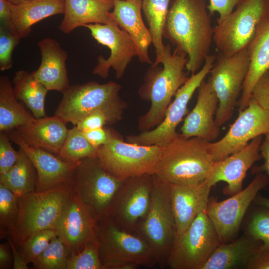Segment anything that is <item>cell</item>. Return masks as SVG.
Returning <instances> with one entry per match:
<instances>
[{
    "label": "cell",
    "mask_w": 269,
    "mask_h": 269,
    "mask_svg": "<svg viewBox=\"0 0 269 269\" xmlns=\"http://www.w3.org/2000/svg\"><path fill=\"white\" fill-rule=\"evenodd\" d=\"M12 4H18L31 0H6Z\"/></svg>",
    "instance_id": "cell-53"
},
{
    "label": "cell",
    "mask_w": 269,
    "mask_h": 269,
    "mask_svg": "<svg viewBox=\"0 0 269 269\" xmlns=\"http://www.w3.org/2000/svg\"></svg>",
    "instance_id": "cell-56"
},
{
    "label": "cell",
    "mask_w": 269,
    "mask_h": 269,
    "mask_svg": "<svg viewBox=\"0 0 269 269\" xmlns=\"http://www.w3.org/2000/svg\"><path fill=\"white\" fill-rule=\"evenodd\" d=\"M257 102L269 112V74L266 72L255 86L252 94Z\"/></svg>",
    "instance_id": "cell-44"
},
{
    "label": "cell",
    "mask_w": 269,
    "mask_h": 269,
    "mask_svg": "<svg viewBox=\"0 0 269 269\" xmlns=\"http://www.w3.org/2000/svg\"><path fill=\"white\" fill-rule=\"evenodd\" d=\"M205 0H172L163 37L188 57L186 70L198 71L210 54L214 27Z\"/></svg>",
    "instance_id": "cell-1"
},
{
    "label": "cell",
    "mask_w": 269,
    "mask_h": 269,
    "mask_svg": "<svg viewBox=\"0 0 269 269\" xmlns=\"http://www.w3.org/2000/svg\"><path fill=\"white\" fill-rule=\"evenodd\" d=\"M209 72L208 82L218 99L215 121L221 127L229 121L238 104L250 63L248 47L232 55L219 52Z\"/></svg>",
    "instance_id": "cell-9"
},
{
    "label": "cell",
    "mask_w": 269,
    "mask_h": 269,
    "mask_svg": "<svg viewBox=\"0 0 269 269\" xmlns=\"http://www.w3.org/2000/svg\"><path fill=\"white\" fill-rule=\"evenodd\" d=\"M260 153L264 163L260 166L254 167L252 172L254 174L265 173L269 178V134L265 135L263 139L260 146Z\"/></svg>",
    "instance_id": "cell-47"
},
{
    "label": "cell",
    "mask_w": 269,
    "mask_h": 269,
    "mask_svg": "<svg viewBox=\"0 0 269 269\" xmlns=\"http://www.w3.org/2000/svg\"><path fill=\"white\" fill-rule=\"evenodd\" d=\"M262 244L246 233L238 239L219 244L201 269H246L254 255Z\"/></svg>",
    "instance_id": "cell-29"
},
{
    "label": "cell",
    "mask_w": 269,
    "mask_h": 269,
    "mask_svg": "<svg viewBox=\"0 0 269 269\" xmlns=\"http://www.w3.org/2000/svg\"><path fill=\"white\" fill-rule=\"evenodd\" d=\"M216 59V56L209 54L202 68L191 74L176 92L174 100L165 112L164 119L157 127L138 134L128 135L127 141L139 145L163 146L177 136L179 133L176 132V128L188 112L189 102L209 73Z\"/></svg>",
    "instance_id": "cell-12"
},
{
    "label": "cell",
    "mask_w": 269,
    "mask_h": 269,
    "mask_svg": "<svg viewBox=\"0 0 269 269\" xmlns=\"http://www.w3.org/2000/svg\"><path fill=\"white\" fill-rule=\"evenodd\" d=\"M13 92V86L6 76L0 77V132H6L27 125L35 118L19 104Z\"/></svg>",
    "instance_id": "cell-32"
},
{
    "label": "cell",
    "mask_w": 269,
    "mask_h": 269,
    "mask_svg": "<svg viewBox=\"0 0 269 269\" xmlns=\"http://www.w3.org/2000/svg\"><path fill=\"white\" fill-rule=\"evenodd\" d=\"M64 10L65 0H31L12 4L11 21L6 28L19 39L24 38L29 35L34 24L64 13Z\"/></svg>",
    "instance_id": "cell-28"
},
{
    "label": "cell",
    "mask_w": 269,
    "mask_h": 269,
    "mask_svg": "<svg viewBox=\"0 0 269 269\" xmlns=\"http://www.w3.org/2000/svg\"><path fill=\"white\" fill-rule=\"evenodd\" d=\"M148 210L135 234L148 245L161 267L166 266L176 236L170 184L154 174Z\"/></svg>",
    "instance_id": "cell-6"
},
{
    "label": "cell",
    "mask_w": 269,
    "mask_h": 269,
    "mask_svg": "<svg viewBox=\"0 0 269 269\" xmlns=\"http://www.w3.org/2000/svg\"><path fill=\"white\" fill-rule=\"evenodd\" d=\"M69 250L58 237L53 238L33 263L38 269H67Z\"/></svg>",
    "instance_id": "cell-35"
},
{
    "label": "cell",
    "mask_w": 269,
    "mask_h": 269,
    "mask_svg": "<svg viewBox=\"0 0 269 269\" xmlns=\"http://www.w3.org/2000/svg\"><path fill=\"white\" fill-rule=\"evenodd\" d=\"M253 203L259 206L269 209V198L268 197L258 194L255 198Z\"/></svg>",
    "instance_id": "cell-52"
},
{
    "label": "cell",
    "mask_w": 269,
    "mask_h": 269,
    "mask_svg": "<svg viewBox=\"0 0 269 269\" xmlns=\"http://www.w3.org/2000/svg\"><path fill=\"white\" fill-rule=\"evenodd\" d=\"M123 181L108 171L97 157H86L78 162L75 169L73 190L99 221L106 217Z\"/></svg>",
    "instance_id": "cell-10"
},
{
    "label": "cell",
    "mask_w": 269,
    "mask_h": 269,
    "mask_svg": "<svg viewBox=\"0 0 269 269\" xmlns=\"http://www.w3.org/2000/svg\"><path fill=\"white\" fill-rule=\"evenodd\" d=\"M5 133L11 141L25 152L34 164L37 173L36 191H44L73 182L78 163L68 161L48 151L29 145L15 129Z\"/></svg>",
    "instance_id": "cell-18"
},
{
    "label": "cell",
    "mask_w": 269,
    "mask_h": 269,
    "mask_svg": "<svg viewBox=\"0 0 269 269\" xmlns=\"http://www.w3.org/2000/svg\"><path fill=\"white\" fill-rule=\"evenodd\" d=\"M98 223L73 190L55 230L69 251L76 253L97 236Z\"/></svg>",
    "instance_id": "cell-20"
},
{
    "label": "cell",
    "mask_w": 269,
    "mask_h": 269,
    "mask_svg": "<svg viewBox=\"0 0 269 269\" xmlns=\"http://www.w3.org/2000/svg\"><path fill=\"white\" fill-rule=\"evenodd\" d=\"M105 127L82 131L84 136L87 140L97 149L107 143L118 134L114 130Z\"/></svg>",
    "instance_id": "cell-43"
},
{
    "label": "cell",
    "mask_w": 269,
    "mask_h": 269,
    "mask_svg": "<svg viewBox=\"0 0 269 269\" xmlns=\"http://www.w3.org/2000/svg\"><path fill=\"white\" fill-rule=\"evenodd\" d=\"M140 266L133 263L126 262H116L104 267V269H136Z\"/></svg>",
    "instance_id": "cell-51"
},
{
    "label": "cell",
    "mask_w": 269,
    "mask_h": 269,
    "mask_svg": "<svg viewBox=\"0 0 269 269\" xmlns=\"http://www.w3.org/2000/svg\"><path fill=\"white\" fill-rule=\"evenodd\" d=\"M9 244L10 245L12 256H13V263L12 267L14 269H28L27 266V263L24 259L23 256L20 252H18L16 249L14 244L13 242L8 239Z\"/></svg>",
    "instance_id": "cell-49"
},
{
    "label": "cell",
    "mask_w": 269,
    "mask_h": 269,
    "mask_svg": "<svg viewBox=\"0 0 269 269\" xmlns=\"http://www.w3.org/2000/svg\"><path fill=\"white\" fill-rule=\"evenodd\" d=\"M114 0H65L59 29L67 34L89 24H106L111 19Z\"/></svg>",
    "instance_id": "cell-27"
},
{
    "label": "cell",
    "mask_w": 269,
    "mask_h": 269,
    "mask_svg": "<svg viewBox=\"0 0 269 269\" xmlns=\"http://www.w3.org/2000/svg\"><path fill=\"white\" fill-rule=\"evenodd\" d=\"M171 0H142V10L150 33L156 58L152 65L160 63L166 49L163 43V33Z\"/></svg>",
    "instance_id": "cell-33"
},
{
    "label": "cell",
    "mask_w": 269,
    "mask_h": 269,
    "mask_svg": "<svg viewBox=\"0 0 269 269\" xmlns=\"http://www.w3.org/2000/svg\"><path fill=\"white\" fill-rule=\"evenodd\" d=\"M67 269H103L97 236L87 243L80 251L68 258Z\"/></svg>",
    "instance_id": "cell-36"
},
{
    "label": "cell",
    "mask_w": 269,
    "mask_h": 269,
    "mask_svg": "<svg viewBox=\"0 0 269 269\" xmlns=\"http://www.w3.org/2000/svg\"><path fill=\"white\" fill-rule=\"evenodd\" d=\"M267 4H268V18H269V0H267Z\"/></svg>",
    "instance_id": "cell-54"
},
{
    "label": "cell",
    "mask_w": 269,
    "mask_h": 269,
    "mask_svg": "<svg viewBox=\"0 0 269 269\" xmlns=\"http://www.w3.org/2000/svg\"><path fill=\"white\" fill-rule=\"evenodd\" d=\"M217 231L205 210L175 237L166 266L171 269H201L220 244Z\"/></svg>",
    "instance_id": "cell-11"
},
{
    "label": "cell",
    "mask_w": 269,
    "mask_h": 269,
    "mask_svg": "<svg viewBox=\"0 0 269 269\" xmlns=\"http://www.w3.org/2000/svg\"><path fill=\"white\" fill-rule=\"evenodd\" d=\"M73 191L72 182L19 197L18 217L10 233L15 244L20 247L36 232L56 230Z\"/></svg>",
    "instance_id": "cell-3"
},
{
    "label": "cell",
    "mask_w": 269,
    "mask_h": 269,
    "mask_svg": "<svg viewBox=\"0 0 269 269\" xmlns=\"http://www.w3.org/2000/svg\"><path fill=\"white\" fill-rule=\"evenodd\" d=\"M20 39L11 33L4 25L0 26V70L1 71L11 68L12 54Z\"/></svg>",
    "instance_id": "cell-40"
},
{
    "label": "cell",
    "mask_w": 269,
    "mask_h": 269,
    "mask_svg": "<svg viewBox=\"0 0 269 269\" xmlns=\"http://www.w3.org/2000/svg\"><path fill=\"white\" fill-rule=\"evenodd\" d=\"M57 236L54 229L41 230L35 233L21 246L20 251L27 264L33 263L47 247L51 240Z\"/></svg>",
    "instance_id": "cell-38"
},
{
    "label": "cell",
    "mask_w": 269,
    "mask_h": 269,
    "mask_svg": "<svg viewBox=\"0 0 269 269\" xmlns=\"http://www.w3.org/2000/svg\"><path fill=\"white\" fill-rule=\"evenodd\" d=\"M97 148L92 146L76 126L68 130L58 156L65 160L77 163L81 159L97 157Z\"/></svg>",
    "instance_id": "cell-34"
},
{
    "label": "cell",
    "mask_w": 269,
    "mask_h": 269,
    "mask_svg": "<svg viewBox=\"0 0 269 269\" xmlns=\"http://www.w3.org/2000/svg\"><path fill=\"white\" fill-rule=\"evenodd\" d=\"M218 103L211 86L204 80L198 88L196 103L184 120L180 134L186 138L197 137L208 142L216 140L220 131L214 119Z\"/></svg>",
    "instance_id": "cell-21"
},
{
    "label": "cell",
    "mask_w": 269,
    "mask_h": 269,
    "mask_svg": "<svg viewBox=\"0 0 269 269\" xmlns=\"http://www.w3.org/2000/svg\"><path fill=\"white\" fill-rule=\"evenodd\" d=\"M246 269H269V246L262 244L249 261Z\"/></svg>",
    "instance_id": "cell-46"
},
{
    "label": "cell",
    "mask_w": 269,
    "mask_h": 269,
    "mask_svg": "<svg viewBox=\"0 0 269 269\" xmlns=\"http://www.w3.org/2000/svg\"><path fill=\"white\" fill-rule=\"evenodd\" d=\"M11 257L7 247L4 244L0 245V269L9 268L11 263Z\"/></svg>",
    "instance_id": "cell-50"
},
{
    "label": "cell",
    "mask_w": 269,
    "mask_h": 269,
    "mask_svg": "<svg viewBox=\"0 0 269 269\" xmlns=\"http://www.w3.org/2000/svg\"><path fill=\"white\" fill-rule=\"evenodd\" d=\"M163 146L125 141L118 134L97 149V157L112 175L124 180L144 174L155 173Z\"/></svg>",
    "instance_id": "cell-7"
},
{
    "label": "cell",
    "mask_w": 269,
    "mask_h": 269,
    "mask_svg": "<svg viewBox=\"0 0 269 269\" xmlns=\"http://www.w3.org/2000/svg\"><path fill=\"white\" fill-rule=\"evenodd\" d=\"M243 0H209L207 9L210 15L217 12L219 16L217 20H221L229 15Z\"/></svg>",
    "instance_id": "cell-45"
},
{
    "label": "cell",
    "mask_w": 269,
    "mask_h": 269,
    "mask_svg": "<svg viewBox=\"0 0 269 269\" xmlns=\"http://www.w3.org/2000/svg\"><path fill=\"white\" fill-rule=\"evenodd\" d=\"M142 0H114L111 14L119 27L125 31L134 42L140 62L152 64L148 53L152 43L150 33L141 16Z\"/></svg>",
    "instance_id": "cell-24"
},
{
    "label": "cell",
    "mask_w": 269,
    "mask_h": 269,
    "mask_svg": "<svg viewBox=\"0 0 269 269\" xmlns=\"http://www.w3.org/2000/svg\"><path fill=\"white\" fill-rule=\"evenodd\" d=\"M169 184L176 237L181 235L199 214L206 210L212 186L206 179L189 185Z\"/></svg>",
    "instance_id": "cell-22"
},
{
    "label": "cell",
    "mask_w": 269,
    "mask_h": 269,
    "mask_svg": "<svg viewBox=\"0 0 269 269\" xmlns=\"http://www.w3.org/2000/svg\"><path fill=\"white\" fill-rule=\"evenodd\" d=\"M122 86L114 81L100 84L90 81L74 85L62 93V98L55 112L66 123L74 126L92 112L102 111L122 119L127 103L119 95Z\"/></svg>",
    "instance_id": "cell-5"
},
{
    "label": "cell",
    "mask_w": 269,
    "mask_h": 269,
    "mask_svg": "<svg viewBox=\"0 0 269 269\" xmlns=\"http://www.w3.org/2000/svg\"><path fill=\"white\" fill-rule=\"evenodd\" d=\"M263 139V135L257 136L241 150L214 162L206 180L212 186L225 182L227 185L223 193L226 195L232 196L241 191L248 171L262 158L260 146Z\"/></svg>",
    "instance_id": "cell-19"
},
{
    "label": "cell",
    "mask_w": 269,
    "mask_h": 269,
    "mask_svg": "<svg viewBox=\"0 0 269 269\" xmlns=\"http://www.w3.org/2000/svg\"><path fill=\"white\" fill-rule=\"evenodd\" d=\"M15 98L30 110L35 119L46 116L45 100L48 90L34 76L32 72L20 70L12 79Z\"/></svg>",
    "instance_id": "cell-30"
},
{
    "label": "cell",
    "mask_w": 269,
    "mask_h": 269,
    "mask_svg": "<svg viewBox=\"0 0 269 269\" xmlns=\"http://www.w3.org/2000/svg\"><path fill=\"white\" fill-rule=\"evenodd\" d=\"M267 72H268V73L269 74V69L267 71Z\"/></svg>",
    "instance_id": "cell-55"
},
{
    "label": "cell",
    "mask_w": 269,
    "mask_h": 269,
    "mask_svg": "<svg viewBox=\"0 0 269 269\" xmlns=\"http://www.w3.org/2000/svg\"><path fill=\"white\" fill-rule=\"evenodd\" d=\"M110 20L106 24H89L84 27L91 32L98 43L108 47L109 57L100 55L93 70V74L102 78H107L110 68L116 72V77L121 78L134 57L138 55V50L129 35L121 29L111 14Z\"/></svg>",
    "instance_id": "cell-17"
},
{
    "label": "cell",
    "mask_w": 269,
    "mask_h": 269,
    "mask_svg": "<svg viewBox=\"0 0 269 269\" xmlns=\"http://www.w3.org/2000/svg\"><path fill=\"white\" fill-rule=\"evenodd\" d=\"M41 63L32 73L48 91L62 93L69 87L66 62L67 52L59 43L50 37L44 38L38 42Z\"/></svg>",
    "instance_id": "cell-23"
},
{
    "label": "cell",
    "mask_w": 269,
    "mask_h": 269,
    "mask_svg": "<svg viewBox=\"0 0 269 269\" xmlns=\"http://www.w3.org/2000/svg\"><path fill=\"white\" fill-rule=\"evenodd\" d=\"M7 134L0 132V175L6 173L15 163L18 155L12 146Z\"/></svg>",
    "instance_id": "cell-42"
},
{
    "label": "cell",
    "mask_w": 269,
    "mask_h": 269,
    "mask_svg": "<svg viewBox=\"0 0 269 269\" xmlns=\"http://www.w3.org/2000/svg\"><path fill=\"white\" fill-rule=\"evenodd\" d=\"M119 121L110 114L97 111L91 113L80 120L76 126L81 131H84L113 125Z\"/></svg>",
    "instance_id": "cell-41"
},
{
    "label": "cell",
    "mask_w": 269,
    "mask_h": 269,
    "mask_svg": "<svg viewBox=\"0 0 269 269\" xmlns=\"http://www.w3.org/2000/svg\"><path fill=\"white\" fill-rule=\"evenodd\" d=\"M252 215L247 226V234L262 242V246H269V209L264 207Z\"/></svg>",
    "instance_id": "cell-39"
},
{
    "label": "cell",
    "mask_w": 269,
    "mask_h": 269,
    "mask_svg": "<svg viewBox=\"0 0 269 269\" xmlns=\"http://www.w3.org/2000/svg\"><path fill=\"white\" fill-rule=\"evenodd\" d=\"M269 183L266 173H257L245 188L230 198L221 201L209 199L205 212L215 226L221 244L230 242L236 236L250 205Z\"/></svg>",
    "instance_id": "cell-15"
},
{
    "label": "cell",
    "mask_w": 269,
    "mask_h": 269,
    "mask_svg": "<svg viewBox=\"0 0 269 269\" xmlns=\"http://www.w3.org/2000/svg\"><path fill=\"white\" fill-rule=\"evenodd\" d=\"M269 134V112L252 97L225 135L209 142L208 151L214 162L221 160L245 147L255 137Z\"/></svg>",
    "instance_id": "cell-16"
},
{
    "label": "cell",
    "mask_w": 269,
    "mask_h": 269,
    "mask_svg": "<svg viewBox=\"0 0 269 269\" xmlns=\"http://www.w3.org/2000/svg\"><path fill=\"white\" fill-rule=\"evenodd\" d=\"M14 164L5 173L0 175V184L18 197L35 191L37 181L36 169L32 161L21 148Z\"/></svg>",
    "instance_id": "cell-31"
},
{
    "label": "cell",
    "mask_w": 269,
    "mask_h": 269,
    "mask_svg": "<svg viewBox=\"0 0 269 269\" xmlns=\"http://www.w3.org/2000/svg\"><path fill=\"white\" fill-rule=\"evenodd\" d=\"M153 174H144L124 180L112 201L105 218L119 229L135 234L138 224L149 207Z\"/></svg>",
    "instance_id": "cell-14"
},
{
    "label": "cell",
    "mask_w": 269,
    "mask_h": 269,
    "mask_svg": "<svg viewBox=\"0 0 269 269\" xmlns=\"http://www.w3.org/2000/svg\"><path fill=\"white\" fill-rule=\"evenodd\" d=\"M66 123L59 117L46 116L18 127L15 131L29 145L59 155L66 138Z\"/></svg>",
    "instance_id": "cell-25"
},
{
    "label": "cell",
    "mask_w": 269,
    "mask_h": 269,
    "mask_svg": "<svg viewBox=\"0 0 269 269\" xmlns=\"http://www.w3.org/2000/svg\"><path fill=\"white\" fill-rule=\"evenodd\" d=\"M208 142L197 137L186 138L179 134L163 146L154 174L169 184L189 185L204 181L214 163Z\"/></svg>",
    "instance_id": "cell-4"
},
{
    "label": "cell",
    "mask_w": 269,
    "mask_h": 269,
    "mask_svg": "<svg viewBox=\"0 0 269 269\" xmlns=\"http://www.w3.org/2000/svg\"><path fill=\"white\" fill-rule=\"evenodd\" d=\"M99 255L104 267L116 262H126L140 267L159 265L153 252L139 236L122 230L107 218L98 223Z\"/></svg>",
    "instance_id": "cell-13"
},
{
    "label": "cell",
    "mask_w": 269,
    "mask_h": 269,
    "mask_svg": "<svg viewBox=\"0 0 269 269\" xmlns=\"http://www.w3.org/2000/svg\"><path fill=\"white\" fill-rule=\"evenodd\" d=\"M268 18L267 0H243L214 27L213 41L220 52L232 55L247 48L258 27Z\"/></svg>",
    "instance_id": "cell-8"
},
{
    "label": "cell",
    "mask_w": 269,
    "mask_h": 269,
    "mask_svg": "<svg viewBox=\"0 0 269 269\" xmlns=\"http://www.w3.org/2000/svg\"><path fill=\"white\" fill-rule=\"evenodd\" d=\"M18 197L12 191L0 184V228L11 232L18 214Z\"/></svg>",
    "instance_id": "cell-37"
},
{
    "label": "cell",
    "mask_w": 269,
    "mask_h": 269,
    "mask_svg": "<svg viewBox=\"0 0 269 269\" xmlns=\"http://www.w3.org/2000/svg\"><path fill=\"white\" fill-rule=\"evenodd\" d=\"M12 4L6 0H0V19L2 25L7 27L11 21Z\"/></svg>",
    "instance_id": "cell-48"
},
{
    "label": "cell",
    "mask_w": 269,
    "mask_h": 269,
    "mask_svg": "<svg viewBox=\"0 0 269 269\" xmlns=\"http://www.w3.org/2000/svg\"><path fill=\"white\" fill-rule=\"evenodd\" d=\"M188 60L184 52L175 48L171 53L167 45L160 61L162 67L151 64L146 72L138 90L141 98L150 102L149 110L138 120L142 132L153 129L162 121L172 98L188 79L184 71Z\"/></svg>",
    "instance_id": "cell-2"
},
{
    "label": "cell",
    "mask_w": 269,
    "mask_h": 269,
    "mask_svg": "<svg viewBox=\"0 0 269 269\" xmlns=\"http://www.w3.org/2000/svg\"><path fill=\"white\" fill-rule=\"evenodd\" d=\"M248 49L250 66L239 100V111L248 106L255 86L269 69V18L260 24Z\"/></svg>",
    "instance_id": "cell-26"
}]
</instances>
